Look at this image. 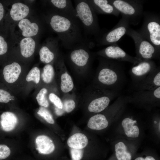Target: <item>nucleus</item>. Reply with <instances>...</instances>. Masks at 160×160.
Segmentation results:
<instances>
[{
  "mask_svg": "<svg viewBox=\"0 0 160 160\" xmlns=\"http://www.w3.org/2000/svg\"><path fill=\"white\" fill-rule=\"evenodd\" d=\"M48 20L50 27L57 34L61 45L65 49L71 50L83 45L92 48L93 47L94 44L86 36L78 19L54 13Z\"/></svg>",
  "mask_w": 160,
  "mask_h": 160,
  "instance_id": "1",
  "label": "nucleus"
},
{
  "mask_svg": "<svg viewBox=\"0 0 160 160\" xmlns=\"http://www.w3.org/2000/svg\"><path fill=\"white\" fill-rule=\"evenodd\" d=\"M99 57V65L92 84L119 93L125 80L123 64L121 62Z\"/></svg>",
  "mask_w": 160,
  "mask_h": 160,
  "instance_id": "2",
  "label": "nucleus"
},
{
  "mask_svg": "<svg viewBox=\"0 0 160 160\" xmlns=\"http://www.w3.org/2000/svg\"><path fill=\"white\" fill-rule=\"evenodd\" d=\"M74 1L76 15L85 34L87 37L88 36H93L96 40L103 34L97 14L87 0Z\"/></svg>",
  "mask_w": 160,
  "mask_h": 160,
  "instance_id": "3",
  "label": "nucleus"
},
{
  "mask_svg": "<svg viewBox=\"0 0 160 160\" xmlns=\"http://www.w3.org/2000/svg\"><path fill=\"white\" fill-rule=\"evenodd\" d=\"M28 71L17 62L5 63L0 69V83L16 96L20 95L23 81Z\"/></svg>",
  "mask_w": 160,
  "mask_h": 160,
  "instance_id": "4",
  "label": "nucleus"
},
{
  "mask_svg": "<svg viewBox=\"0 0 160 160\" xmlns=\"http://www.w3.org/2000/svg\"><path fill=\"white\" fill-rule=\"evenodd\" d=\"M118 95V92L92 84L88 87L84 97L88 100V111L94 115L106 109L111 102Z\"/></svg>",
  "mask_w": 160,
  "mask_h": 160,
  "instance_id": "5",
  "label": "nucleus"
},
{
  "mask_svg": "<svg viewBox=\"0 0 160 160\" xmlns=\"http://www.w3.org/2000/svg\"><path fill=\"white\" fill-rule=\"evenodd\" d=\"M92 48L81 46L71 50L66 56V60L72 69L81 76L90 69L95 53L92 52Z\"/></svg>",
  "mask_w": 160,
  "mask_h": 160,
  "instance_id": "6",
  "label": "nucleus"
},
{
  "mask_svg": "<svg viewBox=\"0 0 160 160\" xmlns=\"http://www.w3.org/2000/svg\"><path fill=\"white\" fill-rule=\"evenodd\" d=\"M142 26L137 31L145 39L160 51V18L155 13L147 12L143 13Z\"/></svg>",
  "mask_w": 160,
  "mask_h": 160,
  "instance_id": "7",
  "label": "nucleus"
},
{
  "mask_svg": "<svg viewBox=\"0 0 160 160\" xmlns=\"http://www.w3.org/2000/svg\"><path fill=\"white\" fill-rule=\"evenodd\" d=\"M122 15L126 17L130 24L136 25L140 22L143 16L144 1L138 0H110Z\"/></svg>",
  "mask_w": 160,
  "mask_h": 160,
  "instance_id": "8",
  "label": "nucleus"
},
{
  "mask_svg": "<svg viewBox=\"0 0 160 160\" xmlns=\"http://www.w3.org/2000/svg\"><path fill=\"white\" fill-rule=\"evenodd\" d=\"M126 34L131 37L134 41L136 57L142 60L160 59V51L144 38L137 31L129 27Z\"/></svg>",
  "mask_w": 160,
  "mask_h": 160,
  "instance_id": "9",
  "label": "nucleus"
},
{
  "mask_svg": "<svg viewBox=\"0 0 160 160\" xmlns=\"http://www.w3.org/2000/svg\"><path fill=\"white\" fill-rule=\"evenodd\" d=\"M127 97L128 103L151 111L160 106V87L151 90L134 91Z\"/></svg>",
  "mask_w": 160,
  "mask_h": 160,
  "instance_id": "10",
  "label": "nucleus"
},
{
  "mask_svg": "<svg viewBox=\"0 0 160 160\" xmlns=\"http://www.w3.org/2000/svg\"><path fill=\"white\" fill-rule=\"evenodd\" d=\"M23 116L18 107L0 111V136L4 137L15 131Z\"/></svg>",
  "mask_w": 160,
  "mask_h": 160,
  "instance_id": "11",
  "label": "nucleus"
},
{
  "mask_svg": "<svg viewBox=\"0 0 160 160\" xmlns=\"http://www.w3.org/2000/svg\"><path fill=\"white\" fill-rule=\"evenodd\" d=\"M56 80L60 94L62 95L73 91L74 84L65 65L63 56L60 53L55 60Z\"/></svg>",
  "mask_w": 160,
  "mask_h": 160,
  "instance_id": "12",
  "label": "nucleus"
},
{
  "mask_svg": "<svg viewBox=\"0 0 160 160\" xmlns=\"http://www.w3.org/2000/svg\"><path fill=\"white\" fill-rule=\"evenodd\" d=\"M129 25L128 19L122 15L118 23L111 29L103 33L96 39L97 45L99 46L116 44L126 34Z\"/></svg>",
  "mask_w": 160,
  "mask_h": 160,
  "instance_id": "13",
  "label": "nucleus"
},
{
  "mask_svg": "<svg viewBox=\"0 0 160 160\" xmlns=\"http://www.w3.org/2000/svg\"><path fill=\"white\" fill-rule=\"evenodd\" d=\"M119 120L118 131L121 136L119 138L136 141L142 133L141 128L137 119L132 115L127 114L123 116V114Z\"/></svg>",
  "mask_w": 160,
  "mask_h": 160,
  "instance_id": "14",
  "label": "nucleus"
},
{
  "mask_svg": "<svg viewBox=\"0 0 160 160\" xmlns=\"http://www.w3.org/2000/svg\"><path fill=\"white\" fill-rule=\"evenodd\" d=\"M95 53L96 55L100 57L119 62H128L133 65L142 61L129 55L117 44L110 45Z\"/></svg>",
  "mask_w": 160,
  "mask_h": 160,
  "instance_id": "15",
  "label": "nucleus"
},
{
  "mask_svg": "<svg viewBox=\"0 0 160 160\" xmlns=\"http://www.w3.org/2000/svg\"><path fill=\"white\" fill-rule=\"evenodd\" d=\"M152 60H143L133 65L129 71L132 84L137 83L153 72L157 68Z\"/></svg>",
  "mask_w": 160,
  "mask_h": 160,
  "instance_id": "16",
  "label": "nucleus"
},
{
  "mask_svg": "<svg viewBox=\"0 0 160 160\" xmlns=\"http://www.w3.org/2000/svg\"><path fill=\"white\" fill-rule=\"evenodd\" d=\"M41 70L35 66L29 70L27 73L22 86L20 94L26 96L33 89H35L41 84Z\"/></svg>",
  "mask_w": 160,
  "mask_h": 160,
  "instance_id": "17",
  "label": "nucleus"
},
{
  "mask_svg": "<svg viewBox=\"0 0 160 160\" xmlns=\"http://www.w3.org/2000/svg\"><path fill=\"white\" fill-rule=\"evenodd\" d=\"M135 141L123 138L116 139L114 142L113 147L117 160H131V150L137 147Z\"/></svg>",
  "mask_w": 160,
  "mask_h": 160,
  "instance_id": "18",
  "label": "nucleus"
},
{
  "mask_svg": "<svg viewBox=\"0 0 160 160\" xmlns=\"http://www.w3.org/2000/svg\"><path fill=\"white\" fill-rule=\"evenodd\" d=\"M160 87V68L159 67L141 81L132 84L134 91L151 90Z\"/></svg>",
  "mask_w": 160,
  "mask_h": 160,
  "instance_id": "19",
  "label": "nucleus"
},
{
  "mask_svg": "<svg viewBox=\"0 0 160 160\" xmlns=\"http://www.w3.org/2000/svg\"><path fill=\"white\" fill-rule=\"evenodd\" d=\"M43 46L39 51V59L42 63L46 64H52L60 55L58 41L52 39Z\"/></svg>",
  "mask_w": 160,
  "mask_h": 160,
  "instance_id": "20",
  "label": "nucleus"
},
{
  "mask_svg": "<svg viewBox=\"0 0 160 160\" xmlns=\"http://www.w3.org/2000/svg\"><path fill=\"white\" fill-rule=\"evenodd\" d=\"M34 147L37 152L40 154L48 155L53 153L56 146L52 139L44 134L36 135L33 140Z\"/></svg>",
  "mask_w": 160,
  "mask_h": 160,
  "instance_id": "21",
  "label": "nucleus"
},
{
  "mask_svg": "<svg viewBox=\"0 0 160 160\" xmlns=\"http://www.w3.org/2000/svg\"><path fill=\"white\" fill-rule=\"evenodd\" d=\"M49 1L55 10V13L68 18L78 19L71 0H51Z\"/></svg>",
  "mask_w": 160,
  "mask_h": 160,
  "instance_id": "22",
  "label": "nucleus"
},
{
  "mask_svg": "<svg viewBox=\"0 0 160 160\" xmlns=\"http://www.w3.org/2000/svg\"><path fill=\"white\" fill-rule=\"evenodd\" d=\"M41 77L42 84L51 89L59 91L56 80L55 68L52 64H46L44 66L41 70Z\"/></svg>",
  "mask_w": 160,
  "mask_h": 160,
  "instance_id": "23",
  "label": "nucleus"
},
{
  "mask_svg": "<svg viewBox=\"0 0 160 160\" xmlns=\"http://www.w3.org/2000/svg\"><path fill=\"white\" fill-rule=\"evenodd\" d=\"M97 14H109L118 17L120 12L110 0H87Z\"/></svg>",
  "mask_w": 160,
  "mask_h": 160,
  "instance_id": "24",
  "label": "nucleus"
},
{
  "mask_svg": "<svg viewBox=\"0 0 160 160\" xmlns=\"http://www.w3.org/2000/svg\"><path fill=\"white\" fill-rule=\"evenodd\" d=\"M16 96L6 86L0 83V108L7 109L17 107Z\"/></svg>",
  "mask_w": 160,
  "mask_h": 160,
  "instance_id": "25",
  "label": "nucleus"
},
{
  "mask_svg": "<svg viewBox=\"0 0 160 160\" xmlns=\"http://www.w3.org/2000/svg\"><path fill=\"white\" fill-rule=\"evenodd\" d=\"M30 11L28 7L20 2L14 4L12 6L10 14L14 21H20L25 18L28 15Z\"/></svg>",
  "mask_w": 160,
  "mask_h": 160,
  "instance_id": "26",
  "label": "nucleus"
},
{
  "mask_svg": "<svg viewBox=\"0 0 160 160\" xmlns=\"http://www.w3.org/2000/svg\"><path fill=\"white\" fill-rule=\"evenodd\" d=\"M50 89L48 87L41 84L35 89L34 96L39 106L49 109L50 104L48 95Z\"/></svg>",
  "mask_w": 160,
  "mask_h": 160,
  "instance_id": "27",
  "label": "nucleus"
},
{
  "mask_svg": "<svg viewBox=\"0 0 160 160\" xmlns=\"http://www.w3.org/2000/svg\"><path fill=\"white\" fill-rule=\"evenodd\" d=\"M88 140L87 136L81 133H76L68 139L67 144L71 148L82 149L87 145Z\"/></svg>",
  "mask_w": 160,
  "mask_h": 160,
  "instance_id": "28",
  "label": "nucleus"
},
{
  "mask_svg": "<svg viewBox=\"0 0 160 160\" xmlns=\"http://www.w3.org/2000/svg\"><path fill=\"white\" fill-rule=\"evenodd\" d=\"M18 27L22 31V35L26 37H31L36 35L39 30L38 25L35 23H32L27 18L20 20Z\"/></svg>",
  "mask_w": 160,
  "mask_h": 160,
  "instance_id": "29",
  "label": "nucleus"
},
{
  "mask_svg": "<svg viewBox=\"0 0 160 160\" xmlns=\"http://www.w3.org/2000/svg\"><path fill=\"white\" fill-rule=\"evenodd\" d=\"M36 43L31 37H25L20 42V52L24 58H27L32 56L34 54Z\"/></svg>",
  "mask_w": 160,
  "mask_h": 160,
  "instance_id": "30",
  "label": "nucleus"
},
{
  "mask_svg": "<svg viewBox=\"0 0 160 160\" xmlns=\"http://www.w3.org/2000/svg\"><path fill=\"white\" fill-rule=\"evenodd\" d=\"M63 103V111L64 113H69L72 112L76 105V97L74 93H70L62 96Z\"/></svg>",
  "mask_w": 160,
  "mask_h": 160,
  "instance_id": "31",
  "label": "nucleus"
},
{
  "mask_svg": "<svg viewBox=\"0 0 160 160\" xmlns=\"http://www.w3.org/2000/svg\"><path fill=\"white\" fill-rule=\"evenodd\" d=\"M48 97L50 104L52 105L53 108L63 110V102L62 99L60 97L59 91L50 89L48 92Z\"/></svg>",
  "mask_w": 160,
  "mask_h": 160,
  "instance_id": "32",
  "label": "nucleus"
},
{
  "mask_svg": "<svg viewBox=\"0 0 160 160\" xmlns=\"http://www.w3.org/2000/svg\"><path fill=\"white\" fill-rule=\"evenodd\" d=\"M36 115L47 123L53 124L55 121L52 114L48 108L39 106L36 111Z\"/></svg>",
  "mask_w": 160,
  "mask_h": 160,
  "instance_id": "33",
  "label": "nucleus"
},
{
  "mask_svg": "<svg viewBox=\"0 0 160 160\" xmlns=\"http://www.w3.org/2000/svg\"><path fill=\"white\" fill-rule=\"evenodd\" d=\"M8 51V44L4 37L0 35V65H3L5 63L4 57Z\"/></svg>",
  "mask_w": 160,
  "mask_h": 160,
  "instance_id": "34",
  "label": "nucleus"
},
{
  "mask_svg": "<svg viewBox=\"0 0 160 160\" xmlns=\"http://www.w3.org/2000/svg\"><path fill=\"white\" fill-rule=\"evenodd\" d=\"M152 125L153 132L158 138L160 136V115L159 113L154 114L152 118Z\"/></svg>",
  "mask_w": 160,
  "mask_h": 160,
  "instance_id": "35",
  "label": "nucleus"
},
{
  "mask_svg": "<svg viewBox=\"0 0 160 160\" xmlns=\"http://www.w3.org/2000/svg\"><path fill=\"white\" fill-rule=\"evenodd\" d=\"M70 149L72 160H80L82 158L83 155L82 149L71 148Z\"/></svg>",
  "mask_w": 160,
  "mask_h": 160,
  "instance_id": "36",
  "label": "nucleus"
},
{
  "mask_svg": "<svg viewBox=\"0 0 160 160\" xmlns=\"http://www.w3.org/2000/svg\"><path fill=\"white\" fill-rule=\"evenodd\" d=\"M134 160H156L153 156L150 155L147 156L145 157L139 156L137 157Z\"/></svg>",
  "mask_w": 160,
  "mask_h": 160,
  "instance_id": "37",
  "label": "nucleus"
},
{
  "mask_svg": "<svg viewBox=\"0 0 160 160\" xmlns=\"http://www.w3.org/2000/svg\"><path fill=\"white\" fill-rule=\"evenodd\" d=\"M4 15V8L3 5L0 2V22L3 19Z\"/></svg>",
  "mask_w": 160,
  "mask_h": 160,
  "instance_id": "38",
  "label": "nucleus"
},
{
  "mask_svg": "<svg viewBox=\"0 0 160 160\" xmlns=\"http://www.w3.org/2000/svg\"></svg>",
  "mask_w": 160,
  "mask_h": 160,
  "instance_id": "39",
  "label": "nucleus"
}]
</instances>
